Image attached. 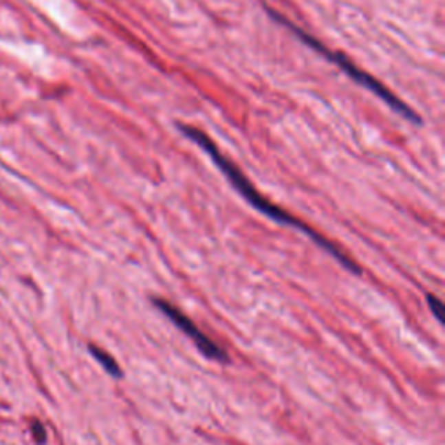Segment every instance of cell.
I'll return each instance as SVG.
<instances>
[{"instance_id":"2","label":"cell","mask_w":445,"mask_h":445,"mask_svg":"<svg viewBox=\"0 0 445 445\" xmlns=\"http://www.w3.org/2000/svg\"><path fill=\"white\" fill-rule=\"evenodd\" d=\"M266 11H268L270 18L275 19L276 23H280V25H283L285 28L291 30L294 35H298V37L303 41V44H306L308 47H312L313 51H316L321 56H324L325 59H329L331 63L338 65V67L341 68V70L345 72V74L348 75L351 80L357 82L358 85L365 87L367 91L374 92L376 96H378L379 100H383L384 103L391 108V110L397 111L398 115H402L404 118H407V120L412 122V124H421V117L416 113V111L412 110L407 103H404V101H402L397 94H393L390 89L384 87V85L381 84L378 78L372 77V75H369L367 72L362 70V68H358L357 65H355V63L348 58V56H345L343 52L329 49L324 42H321L318 39H315L313 35H310L306 30L299 28L298 25H294L291 19H287L283 14H280V12L273 11V9H270V8H266Z\"/></svg>"},{"instance_id":"6","label":"cell","mask_w":445,"mask_h":445,"mask_svg":"<svg viewBox=\"0 0 445 445\" xmlns=\"http://www.w3.org/2000/svg\"><path fill=\"white\" fill-rule=\"evenodd\" d=\"M34 437L37 444H44L45 442V430L41 423H34Z\"/></svg>"},{"instance_id":"4","label":"cell","mask_w":445,"mask_h":445,"mask_svg":"<svg viewBox=\"0 0 445 445\" xmlns=\"http://www.w3.org/2000/svg\"><path fill=\"white\" fill-rule=\"evenodd\" d=\"M89 351L92 354V357L96 358V360L100 362L101 365H103V369L108 372V374L113 376V378H117V379H120L122 376H124V372H122L120 365L117 364V360H115V358L111 357L110 354H107L105 349H101V348H98V346L91 345V346H89Z\"/></svg>"},{"instance_id":"3","label":"cell","mask_w":445,"mask_h":445,"mask_svg":"<svg viewBox=\"0 0 445 445\" xmlns=\"http://www.w3.org/2000/svg\"><path fill=\"white\" fill-rule=\"evenodd\" d=\"M151 303H153V305L157 306V308L160 310V312H162L167 318H171V321H173V324L176 325L180 331H183L188 338L195 343L197 348L200 349V354L206 355V357L210 358V360L228 362V355H226L225 349L221 348V346H217L213 339L207 338V336L204 334V332L200 331V329L197 327V325L193 324V322L190 321V318H188V316L181 312V310H177L174 305H171L167 299L153 298L151 299Z\"/></svg>"},{"instance_id":"1","label":"cell","mask_w":445,"mask_h":445,"mask_svg":"<svg viewBox=\"0 0 445 445\" xmlns=\"http://www.w3.org/2000/svg\"><path fill=\"white\" fill-rule=\"evenodd\" d=\"M180 127L181 133L184 134L186 138H190V140L193 141V143L199 144L200 148H202L204 151H206L207 155H209L210 158H213V162L216 164L217 167H219V171L223 174H225L226 177H228L230 183L233 184V188H235L237 192L240 193V195L243 197V199L247 200V202L250 204V206L254 207L256 210H259L261 214H265L266 217H270V219L276 221V223H280V225H285V226H292V228H298L301 230L303 233H306V235L310 237V239L313 240V242L316 243V246H321L322 249L327 250L329 254H331L332 258L336 259V261L339 263V265L345 266L348 272H351L354 275H362V268L357 265V263L354 261V259L349 258V256H346L345 252H343L341 249H339L338 246H336L334 242H331L329 239H325L324 235H321L318 232H315V230L312 228V226H308L306 223H303V221H299L298 217L292 216L291 213H287V210H283L282 207L275 206V204L270 202L268 199H265V197L261 195V193L254 188V184L250 183L249 180H247L246 176H243L242 171L239 169V167L235 166L233 162H230L228 158L225 157V153H221L219 148L214 144V141L210 140L207 134H204L202 131L197 129L195 125H186V124H180L177 125Z\"/></svg>"},{"instance_id":"5","label":"cell","mask_w":445,"mask_h":445,"mask_svg":"<svg viewBox=\"0 0 445 445\" xmlns=\"http://www.w3.org/2000/svg\"><path fill=\"white\" fill-rule=\"evenodd\" d=\"M426 301H428V306H430L431 313H433V315H435V318H437V321H440V316H442V305H440V301H438V299L435 298V296H431V294L426 296Z\"/></svg>"}]
</instances>
